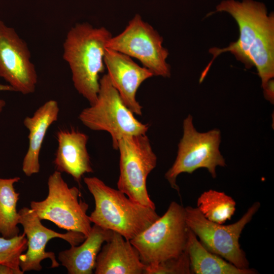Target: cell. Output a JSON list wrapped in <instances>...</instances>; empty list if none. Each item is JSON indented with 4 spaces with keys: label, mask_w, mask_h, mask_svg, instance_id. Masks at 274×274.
Returning <instances> with one entry per match:
<instances>
[{
    "label": "cell",
    "mask_w": 274,
    "mask_h": 274,
    "mask_svg": "<svg viewBox=\"0 0 274 274\" xmlns=\"http://www.w3.org/2000/svg\"><path fill=\"white\" fill-rule=\"evenodd\" d=\"M112 37L104 27L77 23L68 31L63 45V57L69 64L74 87L90 105L97 98L99 75L104 71L106 44Z\"/></svg>",
    "instance_id": "obj_1"
},
{
    "label": "cell",
    "mask_w": 274,
    "mask_h": 274,
    "mask_svg": "<svg viewBox=\"0 0 274 274\" xmlns=\"http://www.w3.org/2000/svg\"><path fill=\"white\" fill-rule=\"evenodd\" d=\"M84 182L95 202L94 210L89 216L91 223L117 232L127 240L136 236L160 217L155 209L134 201L97 177H85Z\"/></svg>",
    "instance_id": "obj_2"
},
{
    "label": "cell",
    "mask_w": 274,
    "mask_h": 274,
    "mask_svg": "<svg viewBox=\"0 0 274 274\" xmlns=\"http://www.w3.org/2000/svg\"><path fill=\"white\" fill-rule=\"evenodd\" d=\"M226 12L237 22L239 35L238 40L227 47H213L209 52L213 57L201 74L199 82L206 76L215 59L221 53L230 52L249 69L252 66L249 54L261 46L274 42V14L268 13L265 4L254 0H223L216 7L215 12Z\"/></svg>",
    "instance_id": "obj_3"
},
{
    "label": "cell",
    "mask_w": 274,
    "mask_h": 274,
    "mask_svg": "<svg viewBox=\"0 0 274 274\" xmlns=\"http://www.w3.org/2000/svg\"><path fill=\"white\" fill-rule=\"evenodd\" d=\"M189 228L185 207L172 201L166 212L130 241L146 266L180 256L186 249Z\"/></svg>",
    "instance_id": "obj_4"
},
{
    "label": "cell",
    "mask_w": 274,
    "mask_h": 274,
    "mask_svg": "<svg viewBox=\"0 0 274 274\" xmlns=\"http://www.w3.org/2000/svg\"><path fill=\"white\" fill-rule=\"evenodd\" d=\"M80 121L94 131H105L112 138V146L117 150L124 136L145 134L149 124L137 120L122 101L108 74L99 79V89L95 102L84 109L79 115Z\"/></svg>",
    "instance_id": "obj_5"
},
{
    "label": "cell",
    "mask_w": 274,
    "mask_h": 274,
    "mask_svg": "<svg viewBox=\"0 0 274 274\" xmlns=\"http://www.w3.org/2000/svg\"><path fill=\"white\" fill-rule=\"evenodd\" d=\"M260 207L254 202L236 222L224 225L206 218L196 207H185L188 227L210 252L240 268H249V262L241 248L239 240L246 225L252 219Z\"/></svg>",
    "instance_id": "obj_6"
},
{
    "label": "cell",
    "mask_w": 274,
    "mask_h": 274,
    "mask_svg": "<svg viewBox=\"0 0 274 274\" xmlns=\"http://www.w3.org/2000/svg\"><path fill=\"white\" fill-rule=\"evenodd\" d=\"M183 136L178 144L176 158L165 174L170 187L179 192L178 176L184 173L192 174L200 168L208 169L216 178L217 166H225V161L219 150L221 133L218 129L199 132L194 128L192 117L189 115L183 121Z\"/></svg>",
    "instance_id": "obj_7"
},
{
    "label": "cell",
    "mask_w": 274,
    "mask_h": 274,
    "mask_svg": "<svg viewBox=\"0 0 274 274\" xmlns=\"http://www.w3.org/2000/svg\"><path fill=\"white\" fill-rule=\"evenodd\" d=\"M48 194L42 201L30 202V209L41 220L51 221L67 231H76L87 236L91 222L87 214L88 204L79 198L80 192L69 187L61 173L55 170L48 180Z\"/></svg>",
    "instance_id": "obj_8"
},
{
    "label": "cell",
    "mask_w": 274,
    "mask_h": 274,
    "mask_svg": "<svg viewBox=\"0 0 274 274\" xmlns=\"http://www.w3.org/2000/svg\"><path fill=\"white\" fill-rule=\"evenodd\" d=\"M119 176L118 189L134 201L153 209L147 188V179L157 164V158L145 134L129 135L118 143Z\"/></svg>",
    "instance_id": "obj_9"
},
{
    "label": "cell",
    "mask_w": 274,
    "mask_h": 274,
    "mask_svg": "<svg viewBox=\"0 0 274 274\" xmlns=\"http://www.w3.org/2000/svg\"><path fill=\"white\" fill-rule=\"evenodd\" d=\"M162 43L159 33L136 14L121 33L110 39L106 47L138 59L153 76L169 78L168 52Z\"/></svg>",
    "instance_id": "obj_10"
},
{
    "label": "cell",
    "mask_w": 274,
    "mask_h": 274,
    "mask_svg": "<svg viewBox=\"0 0 274 274\" xmlns=\"http://www.w3.org/2000/svg\"><path fill=\"white\" fill-rule=\"evenodd\" d=\"M26 43L0 20V77L23 94L33 93L38 82Z\"/></svg>",
    "instance_id": "obj_11"
},
{
    "label": "cell",
    "mask_w": 274,
    "mask_h": 274,
    "mask_svg": "<svg viewBox=\"0 0 274 274\" xmlns=\"http://www.w3.org/2000/svg\"><path fill=\"white\" fill-rule=\"evenodd\" d=\"M19 224L23 228L27 240L26 252L19 257V266L23 272L31 270L39 271L42 269L41 262L49 258L51 261V268H56L59 264L55 254L45 250L48 242L54 238H60L71 246L82 243L86 236L82 233L67 231L59 233L44 226L35 213L27 207H23L18 211Z\"/></svg>",
    "instance_id": "obj_12"
},
{
    "label": "cell",
    "mask_w": 274,
    "mask_h": 274,
    "mask_svg": "<svg viewBox=\"0 0 274 274\" xmlns=\"http://www.w3.org/2000/svg\"><path fill=\"white\" fill-rule=\"evenodd\" d=\"M104 62L110 80L124 104L133 114L142 115V107L136 99V93L143 82L154 76L153 74L130 57L107 48Z\"/></svg>",
    "instance_id": "obj_13"
},
{
    "label": "cell",
    "mask_w": 274,
    "mask_h": 274,
    "mask_svg": "<svg viewBox=\"0 0 274 274\" xmlns=\"http://www.w3.org/2000/svg\"><path fill=\"white\" fill-rule=\"evenodd\" d=\"M56 138L58 146L53 160L56 170L80 182L85 174L93 172L87 149L88 136L71 129L59 130Z\"/></svg>",
    "instance_id": "obj_14"
},
{
    "label": "cell",
    "mask_w": 274,
    "mask_h": 274,
    "mask_svg": "<svg viewBox=\"0 0 274 274\" xmlns=\"http://www.w3.org/2000/svg\"><path fill=\"white\" fill-rule=\"evenodd\" d=\"M146 267L130 241L113 231L97 256L94 272L95 274H142Z\"/></svg>",
    "instance_id": "obj_15"
},
{
    "label": "cell",
    "mask_w": 274,
    "mask_h": 274,
    "mask_svg": "<svg viewBox=\"0 0 274 274\" xmlns=\"http://www.w3.org/2000/svg\"><path fill=\"white\" fill-rule=\"evenodd\" d=\"M59 108L56 100H49L40 107L23 124L28 130V147L24 157L22 169L28 177L40 172L39 156L44 138L49 127L58 117Z\"/></svg>",
    "instance_id": "obj_16"
},
{
    "label": "cell",
    "mask_w": 274,
    "mask_h": 274,
    "mask_svg": "<svg viewBox=\"0 0 274 274\" xmlns=\"http://www.w3.org/2000/svg\"><path fill=\"white\" fill-rule=\"evenodd\" d=\"M113 232L94 224L82 243L58 253L59 261L68 274L93 273L97 256L102 245L111 238Z\"/></svg>",
    "instance_id": "obj_17"
},
{
    "label": "cell",
    "mask_w": 274,
    "mask_h": 274,
    "mask_svg": "<svg viewBox=\"0 0 274 274\" xmlns=\"http://www.w3.org/2000/svg\"><path fill=\"white\" fill-rule=\"evenodd\" d=\"M191 274H255L253 268H240L209 251L189 228L186 246Z\"/></svg>",
    "instance_id": "obj_18"
},
{
    "label": "cell",
    "mask_w": 274,
    "mask_h": 274,
    "mask_svg": "<svg viewBox=\"0 0 274 274\" xmlns=\"http://www.w3.org/2000/svg\"><path fill=\"white\" fill-rule=\"evenodd\" d=\"M20 180L19 177L0 178V234L6 238L16 236L20 231L16 209L19 193L14 188V184Z\"/></svg>",
    "instance_id": "obj_19"
},
{
    "label": "cell",
    "mask_w": 274,
    "mask_h": 274,
    "mask_svg": "<svg viewBox=\"0 0 274 274\" xmlns=\"http://www.w3.org/2000/svg\"><path fill=\"white\" fill-rule=\"evenodd\" d=\"M196 208L208 220L223 224L233 216L236 202L224 192L210 189L199 196Z\"/></svg>",
    "instance_id": "obj_20"
},
{
    "label": "cell",
    "mask_w": 274,
    "mask_h": 274,
    "mask_svg": "<svg viewBox=\"0 0 274 274\" xmlns=\"http://www.w3.org/2000/svg\"><path fill=\"white\" fill-rule=\"evenodd\" d=\"M27 240L24 233L11 238L0 237V264L21 270L19 257L27 250Z\"/></svg>",
    "instance_id": "obj_21"
},
{
    "label": "cell",
    "mask_w": 274,
    "mask_h": 274,
    "mask_svg": "<svg viewBox=\"0 0 274 274\" xmlns=\"http://www.w3.org/2000/svg\"><path fill=\"white\" fill-rule=\"evenodd\" d=\"M144 274H191L190 260L186 250L179 257L158 264L146 266Z\"/></svg>",
    "instance_id": "obj_22"
},
{
    "label": "cell",
    "mask_w": 274,
    "mask_h": 274,
    "mask_svg": "<svg viewBox=\"0 0 274 274\" xmlns=\"http://www.w3.org/2000/svg\"><path fill=\"white\" fill-rule=\"evenodd\" d=\"M274 80L273 79L269 80L263 88V94L265 98L271 104L274 102Z\"/></svg>",
    "instance_id": "obj_23"
},
{
    "label": "cell",
    "mask_w": 274,
    "mask_h": 274,
    "mask_svg": "<svg viewBox=\"0 0 274 274\" xmlns=\"http://www.w3.org/2000/svg\"><path fill=\"white\" fill-rule=\"evenodd\" d=\"M21 270L15 269L7 265L0 264V274H23Z\"/></svg>",
    "instance_id": "obj_24"
},
{
    "label": "cell",
    "mask_w": 274,
    "mask_h": 274,
    "mask_svg": "<svg viewBox=\"0 0 274 274\" xmlns=\"http://www.w3.org/2000/svg\"><path fill=\"white\" fill-rule=\"evenodd\" d=\"M15 91L14 89L10 85L0 84V91ZM6 102L4 100L0 99V113L3 111Z\"/></svg>",
    "instance_id": "obj_25"
}]
</instances>
